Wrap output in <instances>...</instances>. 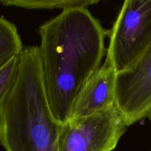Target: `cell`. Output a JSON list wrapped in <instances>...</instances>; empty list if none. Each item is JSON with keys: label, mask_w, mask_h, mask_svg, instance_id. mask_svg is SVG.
Instances as JSON below:
<instances>
[{"label": "cell", "mask_w": 151, "mask_h": 151, "mask_svg": "<svg viewBox=\"0 0 151 151\" xmlns=\"http://www.w3.org/2000/svg\"><path fill=\"white\" fill-rule=\"evenodd\" d=\"M116 78V71L105 61L84 86L69 121L87 117L115 107Z\"/></svg>", "instance_id": "6"}, {"label": "cell", "mask_w": 151, "mask_h": 151, "mask_svg": "<svg viewBox=\"0 0 151 151\" xmlns=\"http://www.w3.org/2000/svg\"><path fill=\"white\" fill-rule=\"evenodd\" d=\"M150 46L151 0H126L111 30L106 61L119 73L133 66Z\"/></svg>", "instance_id": "3"}, {"label": "cell", "mask_w": 151, "mask_h": 151, "mask_svg": "<svg viewBox=\"0 0 151 151\" xmlns=\"http://www.w3.org/2000/svg\"><path fill=\"white\" fill-rule=\"evenodd\" d=\"M19 63V57H18L0 69V114L16 81Z\"/></svg>", "instance_id": "9"}, {"label": "cell", "mask_w": 151, "mask_h": 151, "mask_svg": "<svg viewBox=\"0 0 151 151\" xmlns=\"http://www.w3.org/2000/svg\"><path fill=\"white\" fill-rule=\"evenodd\" d=\"M127 125L116 106L61 125L59 151H111Z\"/></svg>", "instance_id": "4"}, {"label": "cell", "mask_w": 151, "mask_h": 151, "mask_svg": "<svg viewBox=\"0 0 151 151\" xmlns=\"http://www.w3.org/2000/svg\"><path fill=\"white\" fill-rule=\"evenodd\" d=\"M40 69L55 119L69 121L84 86L102 66L106 32L88 7L62 10L39 28Z\"/></svg>", "instance_id": "1"}, {"label": "cell", "mask_w": 151, "mask_h": 151, "mask_svg": "<svg viewBox=\"0 0 151 151\" xmlns=\"http://www.w3.org/2000/svg\"><path fill=\"white\" fill-rule=\"evenodd\" d=\"M4 6H13L29 10H62L75 7H88L97 4V0H1Z\"/></svg>", "instance_id": "8"}, {"label": "cell", "mask_w": 151, "mask_h": 151, "mask_svg": "<svg viewBox=\"0 0 151 151\" xmlns=\"http://www.w3.org/2000/svg\"><path fill=\"white\" fill-rule=\"evenodd\" d=\"M60 128L46 97L38 46L24 47L0 114V145L6 151H59Z\"/></svg>", "instance_id": "2"}, {"label": "cell", "mask_w": 151, "mask_h": 151, "mask_svg": "<svg viewBox=\"0 0 151 151\" xmlns=\"http://www.w3.org/2000/svg\"><path fill=\"white\" fill-rule=\"evenodd\" d=\"M115 106L127 127L151 119V46L133 66L116 74Z\"/></svg>", "instance_id": "5"}, {"label": "cell", "mask_w": 151, "mask_h": 151, "mask_svg": "<svg viewBox=\"0 0 151 151\" xmlns=\"http://www.w3.org/2000/svg\"><path fill=\"white\" fill-rule=\"evenodd\" d=\"M23 49L16 27L0 16V69L19 57Z\"/></svg>", "instance_id": "7"}]
</instances>
